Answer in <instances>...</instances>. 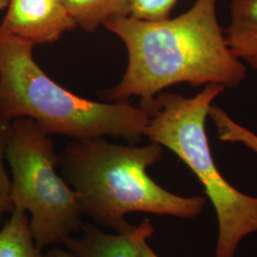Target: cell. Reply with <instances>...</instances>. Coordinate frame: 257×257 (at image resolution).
I'll return each mask as SVG.
<instances>
[{"label":"cell","instance_id":"cell-1","mask_svg":"<svg viewBox=\"0 0 257 257\" xmlns=\"http://www.w3.org/2000/svg\"><path fill=\"white\" fill-rule=\"evenodd\" d=\"M217 0H195L174 19L140 20L125 17L104 24L123 41L128 66L120 82L103 92L110 102L140 97L147 110L167 88L187 83L193 87L235 88L247 68L231 51L216 15Z\"/></svg>","mask_w":257,"mask_h":257},{"label":"cell","instance_id":"cell-2","mask_svg":"<svg viewBox=\"0 0 257 257\" xmlns=\"http://www.w3.org/2000/svg\"><path fill=\"white\" fill-rule=\"evenodd\" d=\"M163 156L155 142L145 146L112 144L103 138L73 140L58 154V169L76 193L83 214L118 234L134 229L125 219L148 212L192 219L206 205L203 196L185 197L162 188L148 168Z\"/></svg>","mask_w":257,"mask_h":257},{"label":"cell","instance_id":"cell-3","mask_svg":"<svg viewBox=\"0 0 257 257\" xmlns=\"http://www.w3.org/2000/svg\"><path fill=\"white\" fill-rule=\"evenodd\" d=\"M34 45L0 27V115L35 120L49 136L73 140L112 137L137 144L150 115L128 101L85 99L55 83L38 66Z\"/></svg>","mask_w":257,"mask_h":257},{"label":"cell","instance_id":"cell-4","mask_svg":"<svg viewBox=\"0 0 257 257\" xmlns=\"http://www.w3.org/2000/svg\"><path fill=\"white\" fill-rule=\"evenodd\" d=\"M226 90L207 85L193 97L160 92L147 109L145 137L169 149L183 161L204 187L214 207L218 234L213 257H234L240 242L257 232V197L242 193L221 175L206 132L212 102Z\"/></svg>","mask_w":257,"mask_h":257},{"label":"cell","instance_id":"cell-5","mask_svg":"<svg viewBox=\"0 0 257 257\" xmlns=\"http://www.w3.org/2000/svg\"><path fill=\"white\" fill-rule=\"evenodd\" d=\"M14 209L31 213L30 228L39 248L63 244L82 228L76 193L58 169V154L35 120L12 121L6 146Z\"/></svg>","mask_w":257,"mask_h":257},{"label":"cell","instance_id":"cell-6","mask_svg":"<svg viewBox=\"0 0 257 257\" xmlns=\"http://www.w3.org/2000/svg\"><path fill=\"white\" fill-rule=\"evenodd\" d=\"M0 27L35 46L55 43L77 25L62 0H10Z\"/></svg>","mask_w":257,"mask_h":257},{"label":"cell","instance_id":"cell-7","mask_svg":"<svg viewBox=\"0 0 257 257\" xmlns=\"http://www.w3.org/2000/svg\"><path fill=\"white\" fill-rule=\"evenodd\" d=\"M134 229L126 234L107 233L91 224H83L81 234L69 237L63 245L76 257H138Z\"/></svg>","mask_w":257,"mask_h":257},{"label":"cell","instance_id":"cell-8","mask_svg":"<svg viewBox=\"0 0 257 257\" xmlns=\"http://www.w3.org/2000/svg\"><path fill=\"white\" fill-rule=\"evenodd\" d=\"M225 35L233 54L257 70V0H232Z\"/></svg>","mask_w":257,"mask_h":257},{"label":"cell","instance_id":"cell-9","mask_svg":"<svg viewBox=\"0 0 257 257\" xmlns=\"http://www.w3.org/2000/svg\"><path fill=\"white\" fill-rule=\"evenodd\" d=\"M77 27L94 33L113 19L130 17V0H62Z\"/></svg>","mask_w":257,"mask_h":257},{"label":"cell","instance_id":"cell-10","mask_svg":"<svg viewBox=\"0 0 257 257\" xmlns=\"http://www.w3.org/2000/svg\"><path fill=\"white\" fill-rule=\"evenodd\" d=\"M33 237L27 212L14 209L0 230V257H44Z\"/></svg>","mask_w":257,"mask_h":257},{"label":"cell","instance_id":"cell-11","mask_svg":"<svg viewBox=\"0 0 257 257\" xmlns=\"http://www.w3.org/2000/svg\"><path fill=\"white\" fill-rule=\"evenodd\" d=\"M209 116L214 122L221 141L243 144L257 155V135L253 132L235 122L217 106H211Z\"/></svg>","mask_w":257,"mask_h":257},{"label":"cell","instance_id":"cell-12","mask_svg":"<svg viewBox=\"0 0 257 257\" xmlns=\"http://www.w3.org/2000/svg\"><path fill=\"white\" fill-rule=\"evenodd\" d=\"M11 123L0 115V220L5 213L14 210L11 198V177L5 167L6 146Z\"/></svg>","mask_w":257,"mask_h":257},{"label":"cell","instance_id":"cell-13","mask_svg":"<svg viewBox=\"0 0 257 257\" xmlns=\"http://www.w3.org/2000/svg\"><path fill=\"white\" fill-rule=\"evenodd\" d=\"M178 0H130V17L140 20L170 19Z\"/></svg>","mask_w":257,"mask_h":257},{"label":"cell","instance_id":"cell-14","mask_svg":"<svg viewBox=\"0 0 257 257\" xmlns=\"http://www.w3.org/2000/svg\"><path fill=\"white\" fill-rule=\"evenodd\" d=\"M155 232V228L151 221H143L139 226L135 227L133 235L138 248V257H159L148 245V239L151 238Z\"/></svg>","mask_w":257,"mask_h":257},{"label":"cell","instance_id":"cell-15","mask_svg":"<svg viewBox=\"0 0 257 257\" xmlns=\"http://www.w3.org/2000/svg\"><path fill=\"white\" fill-rule=\"evenodd\" d=\"M44 257H76L67 248H53L49 249Z\"/></svg>","mask_w":257,"mask_h":257},{"label":"cell","instance_id":"cell-16","mask_svg":"<svg viewBox=\"0 0 257 257\" xmlns=\"http://www.w3.org/2000/svg\"><path fill=\"white\" fill-rule=\"evenodd\" d=\"M10 0H0V12L3 10L7 9L9 5Z\"/></svg>","mask_w":257,"mask_h":257}]
</instances>
